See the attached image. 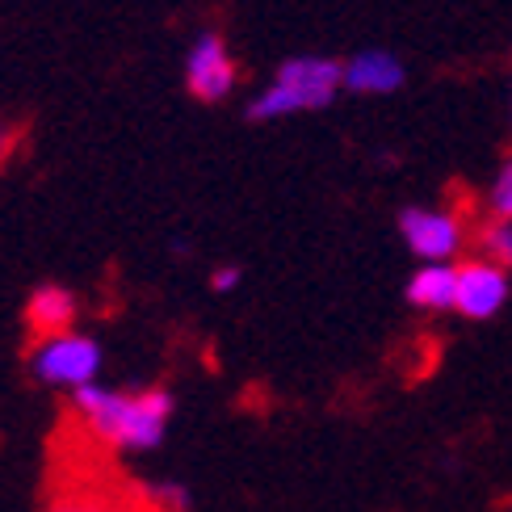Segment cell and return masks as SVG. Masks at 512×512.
<instances>
[{
    "label": "cell",
    "instance_id": "obj_1",
    "mask_svg": "<svg viewBox=\"0 0 512 512\" xmlns=\"http://www.w3.org/2000/svg\"><path fill=\"white\" fill-rule=\"evenodd\" d=\"M72 399V412L84 424V433L101 441L114 454H152L164 445L168 429L177 416V395L168 387H139V391H122V387H84Z\"/></svg>",
    "mask_w": 512,
    "mask_h": 512
},
{
    "label": "cell",
    "instance_id": "obj_2",
    "mask_svg": "<svg viewBox=\"0 0 512 512\" xmlns=\"http://www.w3.org/2000/svg\"><path fill=\"white\" fill-rule=\"evenodd\" d=\"M340 89H345V63L319 59V55H298V59H286L282 68H277V76L252 97L248 118L269 122V118L303 114V110H324Z\"/></svg>",
    "mask_w": 512,
    "mask_h": 512
},
{
    "label": "cell",
    "instance_id": "obj_3",
    "mask_svg": "<svg viewBox=\"0 0 512 512\" xmlns=\"http://www.w3.org/2000/svg\"><path fill=\"white\" fill-rule=\"evenodd\" d=\"M105 366V349L101 340L68 328V332H55V336H34V345L26 353V370L38 387L47 391H63V395H76L84 387H93L101 378Z\"/></svg>",
    "mask_w": 512,
    "mask_h": 512
},
{
    "label": "cell",
    "instance_id": "obj_4",
    "mask_svg": "<svg viewBox=\"0 0 512 512\" xmlns=\"http://www.w3.org/2000/svg\"><path fill=\"white\" fill-rule=\"evenodd\" d=\"M399 236L420 261H454L462 248V223L450 210H429V206H408L399 215Z\"/></svg>",
    "mask_w": 512,
    "mask_h": 512
},
{
    "label": "cell",
    "instance_id": "obj_5",
    "mask_svg": "<svg viewBox=\"0 0 512 512\" xmlns=\"http://www.w3.org/2000/svg\"><path fill=\"white\" fill-rule=\"evenodd\" d=\"M512 294L508 269L496 261H462L458 265V286H454V311L466 319H492Z\"/></svg>",
    "mask_w": 512,
    "mask_h": 512
},
{
    "label": "cell",
    "instance_id": "obj_6",
    "mask_svg": "<svg viewBox=\"0 0 512 512\" xmlns=\"http://www.w3.org/2000/svg\"><path fill=\"white\" fill-rule=\"evenodd\" d=\"M185 89L198 101H223L236 89V59L219 34H202L185 55Z\"/></svg>",
    "mask_w": 512,
    "mask_h": 512
},
{
    "label": "cell",
    "instance_id": "obj_7",
    "mask_svg": "<svg viewBox=\"0 0 512 512\" xmlns=\"http://www.w3.org/2000/svg\"><path fill=\"white\" fill-rule=\"evenodd\" d=\"M76 315H80V298L59 282H42L26 298V328L34 336L68 332V328H76Z\"/></svg>",
    "mask_w": 512,
    "mask_h": 512
},
{
    "label": "cell",
    "instance_id": "obj_8",
    "mask_svg": "<svg viewBox=\"0 0 512 512\" xmlns=\"http://www.w3.org/2000/svg\"><path fill=\"white\" fill-rule=\"evenodd\" d=\"M399 84H403V63L391 51H361L345 63V89L349 93L382 97V93H395Z\"/></svg>",
    "mask_w": 512,
    "mask_h": 512
},
{
    "label": "cell",
    "instance_id": "obj_9",
    "mask_svg": "<svg viewBox=\"0 0 512 512\" xmlns=\"http://www.w3.org/2000/svg\"><path fill=\"white\" fill-rule=\"evenodd\" d=\"M454 286H458V265L454 261H424L408 282V303L420 307V311H450L454 307Z\"/></svg>",
    "mask_w": 512,
    "mask_h": 512
},
{
    "label": "cell",
    "instance_id": "obj_10",
    "mask_svg": "<svg viewBox=\"0 0 512 512\" xmlns=\"http://www.w3.org/2000/svg\"><path fill=\"white\" fill-rule=\"evenodd\" d=\"M143 496L156 512H194V496H189V487L173 483V479H160L152 487H143Z\"/></svg>",
    "mask_w": 512,
    "mask_h": 512
},
{
    "label": "cell",
    "instance_id": "obj_11",
    "mask_svg": "<svg viewBox=\"0 0 512 512\" xmlns=\"http://www.w3.org/2000/svg\"><path fill=\"white\" fill-rule=\"evenodd\" d=\"M483 256L512 273V219H492L483 227Z\"/></svg>",
    "mask_w": 512,
    "mask_h": 512
},
{
    "label": "cell",
    "instance_id": "obj_12",
    "mask_svg": "<svg viewBox=\"0 0 512 512\" xmlns=\"http://www.w3.org/2000/svg\"><path fill=\"white\" fill-rule=\"evenodd\" d=\"M487 206H492L496 219H512V160L500 168L492 189H487Z\"/></svg>",
    "mask_w": 512,
    "mask_h": 512
},
{
    "label": "cell",
    "instance_id": "obj_13",
    "mask_svg": "<svg viewBox=\"0 0 512 512\" xmlns=\"http://www.w3.org/2000/svg\"><path fill=\"white\" fill-rule=\"evenodd\" d=\"M47 512H118V508L110 500H101V496H89V492H68V496L51 500Z\"/></svg>",
    "mask_w": 512,
    "mask_h": 512
},
{
    "label": "cell",
    "instance_id": "obj_14",
    "mask_svg": "<svg viewBox=\"0 0 512 512\" xmlns=\"http://www.w3.org/2000/svg\"><path fill=\"white\" fill-rule=\"evenodd\" d=\"M240 286V265H219L215 273H210V290L215 294H231Z\"/></svg>",
    "mask_w": 512,
    "mask_h": 512
},
{
    "label": "cell",
    "instance_id": "obj_15",
    "mask_svg": "<svg viewBox=\"0 0 512 512\" xmlns=\"http://www.w3.org/2000/svg\"><path fill=\"white\" fill-rule=\"evenodd\" d=\"M13 143H17V131H13V126H9V118H5V114H0V164H5V160H9V152H13Z\"/></svg>",
    "mask_w": 512,
    "mask_h": 512
}]
</instances>
